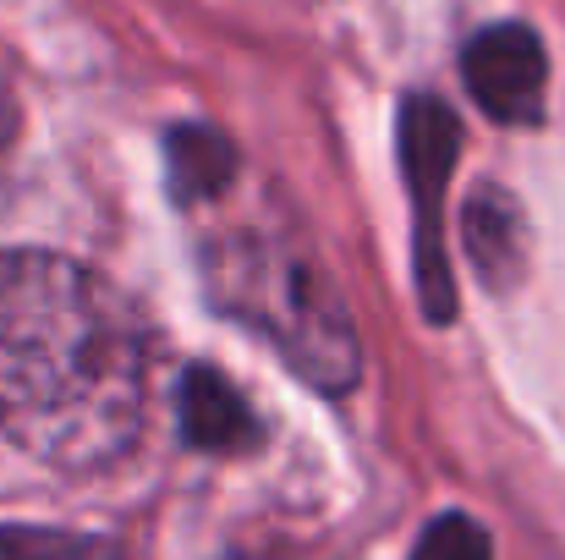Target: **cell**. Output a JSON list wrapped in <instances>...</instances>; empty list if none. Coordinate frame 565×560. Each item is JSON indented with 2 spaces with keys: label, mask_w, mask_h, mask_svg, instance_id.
<instances>
[{
  "label": "cell",
  "mask_w": 565,
  "mask_h": 560,
  "mask_svg": "<svg viewBox=\"0 0 565 560\" xmlns=\"http://www.w3.org/2000/svg\"><path fill=\"white\" fill-rule=\"evenodd\" d=\"M203 286L220 314L253 325L308 384L341 395L363 373L358 325L324 264L286 236H220L203 253Z\"/></svg>",
  "instance_id": "cell-2"
},
{
  "label": "cell",
  "mask_w": 565,
  "mask_h": 560,
  "mask_svg": "<svg viewBox=\"0 0 565 560\" xmlns=\"http://www.w3.org/2000/svg\"><path fill=\"white\" fill-rule=\"evenodd\" d=\"M149 330L99 270L0 247V434L55 473L116 467L149 418Z\"/></svg>",
  "instance_id": "cell-1"
},
{
  "label": "cell",
  "mask_w": 565,
  "mask_h": 560,
  "mask_svg": "<svg viewBox=\"0 0 565 560\" xmlns=\"http://www.w3.org/2000/svg\"><path fill=\"white\" fill-rule=\"evenodd\" d=\"M461 77L467 94L478 99L483 116L505 127H539L544 121V94H550V55L544 39L527 22H494L467 39L461 50Z\"/></svg>",
  "instance_id": "cell-4"
},
{
  "label": "cell",
  "mask_w": 565,
  "mask_h": 560,
  "mask_svg": "<svg viewBox=\"0 0 565 560\" xmlns=\"http://www.w3.org/2000/svg\"><path fill=\"white\" fill-rule=\"evenodd\" d=\"M412 560H494V550H489V533L467 511H445L423 528Z\"/></svg>",
  "instance_id": "cell-9"
},
{
  "label": "cell",
  "mask_w": 565,
  "mask_h": 560,
  "mask_svg": "<svg viewBox=\"0 0 565 560\" xmlns=\"http://www.w3.org/2000/svg\"><path fill=\"white\" fill-rule=\"evenodd\" d=\"M456 149H461V133H456V116L417 94L406 99L401 110V160H406V187L417 198V286H423V308L428 319H450L456 314V286H450V258H445V182H450V166H456Z\"/></svg>",
  "instance_id": "cell-3"
},
{
  "label": "cell",
  "mask_w": 565,
  "mask_h": 560,
  "mask_svg": "<svg viewBox=\"0 0 565 560\" xmlns=\"http://www.w3.org/2000/svg\"><path fill=\"white\" fill-rule=\"evenodd\" d=\"M461 236H467V253L478 264V275L489 286H511L522 275V247H527V225H522V209L511 192L500 187H478L467 198V214H461Z\"/></svg>",
  "instance_id": "cell-5"
},
{
  "label": "cell",
  "mask_w": 565,
  "mask_h": 560,
  "mask_svg": "<svg viewBox=\"0 0 565 560\" xmlns=\"http://www.w3.org/2000/svg\"><path fill=\"white\" fill-rule=\"evenodd\" d=\"M0 560H121L116 545L88 533H50V528H6Z\"/></svg>",
  "instance_id": "cell-8"
},
{
  "label": "cell",
  "mask_w": 565,
  "mask_h": 560,
  "mask_svg": "<svg viewBox=\"0 0 565 560\" xmlns=\"http://www.w3.org/2000/svg\"><path fill=\"white\" fill-rule=\"evenodd\" d=\"M225 560H324V556L297 550V545H258V550H236V556H225Z\"/></svg>",
  "instance_id": "cell-10"
},
{
  "label": "cell",
  "mask_w": 565,
  "mask_h": 560,
  "mask_svg": "<svg viewBox=\"0 0 565 560\" xmlns=\"http://www.w3.org/2000/svg\"><path fill=\"white\" fill-rule=\"evenodd\" d=\"M182 434L203 451H253L258 418L236 384H225L214 369H192L182 379Z\"/></svg>",
  "instance_id": "cell-6"
},
{
  "label": "cell",
  "mask_w": 565,
  "mask_h": 560,
  "mask_svg": "<svg viewBox=\"0 0 565 560\" xmlns=\"http://www.w3.org/2000/svg\"><path fill=\"white\" fill-rule=\"evenodd\" d=\"M231 166H236V155L220 133H209V127H177L171 133V192L182 203L214 198L231 182Z\"/></svg>",
  "instance_id": "cell-7"
}]
</instances>
